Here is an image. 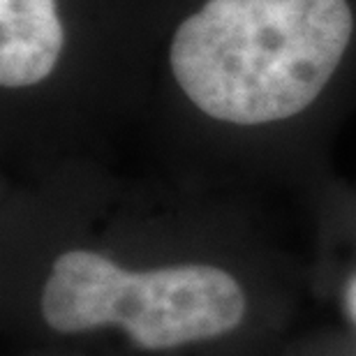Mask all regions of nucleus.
<instances>
[{
	"instance_id": "nucleus-2",
	"label": "nucleus",
	"mask_w": 356,
	"mask_h": 356,
	"mask_svg": "<svg viewBox=\"0 0 356 356\" xmlns=\"http://www.w3.org/2000/svg\"><path fill=\"white\" fill-rule=\"evenodd\" d=\"M165 0H0L5 144L47 172L134 116Z\"/></svg>"
},
{
	"instance_id": "nucleus-5",
	"label": "nucleus",
	"mask_w": 356,
	"mask_h": 356,
	"mask_svg": "<svg viewBox=\"0 0 356 356\" xmlns=\"http://www.w3.org/2000/svg\"><path fill=\"white\" fill-rule=\"evenodd\" d=\"M354 356H356V354H354Z\"/></svg>"
},
{
	"instance_id": "nucleus-3",
	"label": "nucleus",
	"mask_w": 356,
	"mask_h": 356,
	"mask_svg": "<svg viewBox=\"0 0 356 356\" xmlns=\"http://www.w3.org/2000/svg\"><path fill=\"white\" fill-rule=\"evenodd\" d=\"M35 202L56 227L35 308L54 336H120L144 354H178L225 343L250 324L245 275L213 254L130 257L109 234L83 227L51 174Z\"/></svg>"
},
{
	"instance_id": "nucleus-1",
	"label": "nucleus",
	"mask_w": 356,
	"mask_h": 356,
	"mask_svg": "<svg viewBox=\"0 0 356 356\" xmlns=\"http://www.w3.org/2000/svg\"><path fill=\"white\" fill-rule=\"evenodd\" d=\"M356 104V0H165L134 116L190 155L301 160Z\"/></svg>"
},
{
	"instance_id": "nucleus-4",
	"label": "nucleus",
	"mask_w": 356,
	"mask_h": 356,
	"mask_svg": "<svg viewBox=\"0 0 356 356\" xmlns=\"http://www.w3.org/2000/svg\"><path fill=\"white\" fill-rule=\"evenodd\" d=\"M338 305L343 319L356 331V261L343 273L338 289Z\"/></svg>"
}]
</instances>
